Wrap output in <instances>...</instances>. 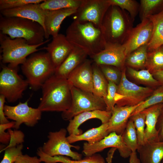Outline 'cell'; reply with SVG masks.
<instances>
[{
  "mask_svg": "<svg viewBox=\"0 0 163 163\" xmlns=\"http://www.w3.org/2000/svg\"><path fill=\"white\" fill-rule=\"evenodd\" d=\"M93 74L92 93L96 96L104 98L107 91L108 82L101 71L98 66L92 63Z\"/></svg>",
  "mask_w": 163,
  "mask_h": 163,
  "instance_id": "cell-28",
  "label": "cell"
},
{
  "mask_svg": "<svg viewBox=\"0 0 163 163\" xmlns=\"http://www.w3.org/2000/svg\"><path fill=\"white\" fill-rule=\"evenodd\" d=\"M83 0H44L40 4L43 10L52 11L66 8H78Z\"/></svg>",
  "mask_w": 163,
  "mask_h": 163,
  "instance_id": "cell-32",
  "label": "cell"
},
{
  "mask_svg": "<svg viewBox=\"0 0 163 163\" xmlns=\"http://www.w3.org/2000/svg\"><path fill=\"white\" fill-rule=\"evenodd\" d=\"M111 5L117 6L128 12L131 19L134 21L139 13L140 3L135 0H108Z\"/></svg>",
  "mask_w": 163,
  "mask_h": 163,
  "instance_id": "cell-36",
  "label": "cell"
},
{
  "mask_svg": "<svg viewBox=\"0 0 163 163\" xmlns=\"http://www.w3.org/2000/svg\"><path fill=\"white\" fill-rule=\"evenodd\" d=\"M0 33L11 39L22 38L30 45H36L44 42L45 30L38 23L17 17L0 16Z\"/></svg>",
  "mask_w": 163,
  "mask_h": 163,
  "instance_id": "cell-4",
  "label": "cell"
},
{
  "mask_svg": "<svg viewBox=\"0 0 163 163\" xmlns=\"http://www.w3.org/2000/svg\"><path fill=\"white\" fill-rule=\"evenodd\" d=\"M153 28L152 21L147 18L132 28L122 44L126 56L137 48L148 44L152 37Z\"/></svg>",
  "mask_w": 163,
  "mask_h": 163,
  "instance_id": "cell-14",
  "label": "cell"
},
{
  "mask_svg": "<svg viewBox=\"0 0 163 163\" xmlns=\"http://www.w3.org/2000/svg\"><path fill=\"white\" fill-rule=\"evenodd\" d=\"M163 103L149 107L142 111L145 116V142H153L160 141L156 124Z\"/></svg>",
  "mask_w": 163,
  "mask_h": 163,
  "instance_id": "cell-23",
  "label": "cell"
},
{
  "mask_svg": "<svg viewBox=\"0 0 163 163\" xmlns=\"http://www.w3.org/2000/svg\"></svg>",
  "mask_w": 163,
  "mask_h": 163,
  "instance_id": "cell-50",
  "label": "cell"
},
{
  "mask_svg": "<svg viewBox=\"0 0 163 163\" xmlns=\"http://www.w3.org/2000/svg\"><path fill=\"white\" fill-rule=\"evenodd\" d=\"M41 162L40 158L37 156L22 154L17 158L14 163H40Z\"/></svg>",
  "mask_w": 163,
  "mask_h": 163,
  "instance_id": "cell-44",
  "label": "cell"
},
{
  "mask_svg": "<svg viewBox=\"0 0 163 163\" xmlns=\"http://www.w3.org/2000/svg\"><path fill=\"white\" fill-rule=\"evenodd\" d=\"M161 163H163V160H162V161H161Z\"/></svg>",
  "mask_w": 163,
  "mask_h": 163,
  "instance_id": "cell-49",
  "label": "cell"
},
{
  "mask_svg": "<svg viewBox=\"0 0 163 163\" xmlns=\"http://www.w3.org/2000/svg\"><path fill=\"white\" fill-rule=\"evenodd\" d=\"M67 79L72 86L92 92L93 74L91 61L86 59L71 73Z\"/></svg>",
  "mask_w": 163,
  "mask_h": 163,
  "instance_id": "cell-17",
  "label": "cell"
},
{
  "mask_svg": "<svg viewBox=\"0 0 163 163\" xmlns=\"http://www.w3.org/2000/svg\"></svg>",
  "mask_w": 163,
  "mask_h": 163,
  "instance_id": "cell-51",
  "label": "cell"
},
{
  "mask_svg": "<svg viewBox=\"0 0 163 163\" xmlns=\"http://www.w3.org/2000/svg\"><path fill=\"white\" fill-rule=\"evenodd\" d=\"M110 5L108 0H83L73 15L74 20L90 22L100 28L104 16Z\"/></svg>",
  "mask_w": 163,
  "mask_h": 163,
  "instance_id": "cell-11",
  "label": "cell"
},
{
  "mask_svg": "<svg viewBox=\"0 0 163 163\" xmlns=\"http://www.w3.org/2000/svg\"><path fill=\"white\" fill-rule=\"evenodd\" d=\"M117 85L108 81L107 91L106 97L103 98L106 106V110L112 112L116 104L115 98Z\"/></svg>",
  "mask_w": 163,
  "mask_h": 163,
  "instance_id": "cell-40",
  "label": "cell"
},
{
  "mask_svg": "<svg viewBox=\"0 0 163 163\" xmlns=\"http://www.w3.org/2000/svg\"><path fill=\"white\" fill-rule=\"evenodd\" d=\"M71 93L70 107L68 110L62 112L61 115L62 118L64 120L69 121L77 115L86 111L106 110L103 98L96 96L92 92L72 86Z\"/></svg>",
  "mask_w": 163,
  "mask_h": 163,
  "instance_id": "cell-7",
  "label": "cell"
},
{
  "mask_svg": "<svg viewBox=\"0 0 163 163\" xmlns=\"http://www.w3.org/2000/svg\"><path fill=\"white\" fill-rule=\"evenodd\" d=\"M108 127V122L88 129L79 135H69L67 138L70 144L80 141H86L89 144H94L100 141L109 134Z\"/></svg>",
  "mask_w": 163,
  "mask_h": 163,
  "instance_id": "cell-25",
  "label": "cell"
},
{
  "mask_svg": "<svg viewBox=\"0 0 163 163\" xmlns=\"http://www.w3.org/2000/svg\"><path fill=\"white\" fill-rule=\"evenodd\" d=\"M28 101L20 102L15 106H4L5 115L7 119L14 120L15 124L14 128L16 129H19L22 123L29 127L34 126L41 118L42 112L38 108L29 107Z\"/></svg>",
  "mask_w": 163,
  "mask_h": 163,
  "instance_id": "cell-12",
  "label": "cell"
},
{
  "mask_svg": "<svg viewBox=\"0 0 163 163\" xmlns=\"http://www.w3.org/2000/svg\"><path fill=\"white\" fill-rule=\"evenodd\" d=\"M129 163H141L139 159L137 157L136 152H132L129 156ZM112 158L107 157V163H112Z\"/></svg>",
  "mask_w": 163,
  "mask_h": 163,
  "instance_id": "cell-47",
  "label": "cell"
},
{
  "mask_svg": "<svg viewBox=\"0 0 163 163\" xmlns=\"http://www.w3.org/2000/svg\"><path fill=\"white\" fill-rule=\"evenodd\" d=\"M67 132L66 129L62 128L57 131L49 132L48 140L41 147L43 152L51 156L62 155L75 160L82 159V154L71 150V148L78 149L80 147L69 143L66 137Z\"/></svg>",
  "mask_w": 163,
  "mask_h": 163,
  "instance_id": "cell-10",
  "label": "cell"
},
{
  "mask_svg": "<svg viewBox=\"0 0 163 163\" xmlns=\"http://www.w3.org/2000/svg\"><path fill=\"white\" fill-rule=\"evenodd\" d=\"M163 11V0H141L139 12L141 21Z\"/></svg>",
  "mask_w": 163,
  "mask_h": 163,
  "instance_id": "cell-30",
  "label": "cell"
},
{
  "mask_svg": "<svg viewBox=\"0 0 163 163\" xmlns=\"http://www.w3.org/2000/svg\"><path fill=\"white\" fill-rule=\"evenodd\" d=\"M72 86L67 79L53 74L41 87L42 96L38 108L42 112L67 110L71 104Z\"/></svg>",
  "mask_w": 163,
  "mask_h": 163,
  "instance_id": "cell-1",
  "label": "cell"
},
{
  "mask_svg": "<svg viewBox=\"0 0 163 163\" xmlns=\"http://www.w3.org/2000/svg\"><path fill=\"white\" fill-rule=\"evenodd\" d=\"M121 135L127 147L132 152H136L139 145L136 128L131 120L129 119L127 126Z\"/></svg>",
  "mask_w": 163,
  "mask_h": 163,
  "instance_id": "cell-33",
  "label": "cell"
},
{
  "mask_svg": "<svg viewBox=\"0 0 163 163\" xmlns=\"http://www.w3.org/2000/svg\"><path fill=\"white\" fill-rule=\"evenodd\" d=\"M15 124L14 121L9 122L7 123L0 124V142L2 144L8 145L10 140V135L7 129L14 128Z\"/></svg>",
  "mask_w": 163,
  "mask_h": 163,
  "instance_id": "cell-43",
  "label": "cell"
},
{
  "mask_svg": "<svg viewBox=\"0 0 163 163\" xmlns=\"http://www.w3.org/2000/svg\"><path fill=\"white\" fill-rule=\"evenodd\" d=\"M98 66L108 82L110 81L117 85H118L121 79L122 73V72H120V69L111 66Z\"/></svg>",
  "mask_w": 163,
  "mask_h": 163,
  "instance_id": "cell-38",
  "label": "cell"
},
{
  "mask_svg": "<svg viewBox=\"0 0 163 163\" xmlns=\"http://www.w3.org/2000/svg\"><path fill=\"white\" fill-rule=\"evenodd\" d=\"M126 56L122 45L106 43L103 50L90 57L98 65L111 66L122 70L125 68Z\"/></svg>",
  "mask_w": 163,
  "mask_h": 163,
  "instance_id": "cell-15",
  "label": "cell"
},
{
  "mask_svg": "<svg viewBox=\"0 0 163 163\" xmlns=\"http://www.w3.org/2000/svg\"><path fill=\"white\" fill-rule=\"evenodd\" d=\"M145 68L152 74L163 70V45L148 52Z\"/></svg>",
  "mask_w": 163,
  "mask_h": 163,
  "instance_id": "cell-31",
  "label": "cell"
},
{
  "mask_svg": "<svg viewBox=\"0 0 163 163\" xmlns=\"http://www.w3.org/2000/svg\"><path fill=\"white\" fill-rule=\"evenodd\" d=\"M161 103H163V85H161L153 91L152 94L137 107L131 116L139 113L149 107Z\"/></svg>",
  "mask_w": 163,
  "mask_h": 163,
  "instance_id": "cell-35",
  "label": "cell"
},
{
  "mask_svg": "<svg viewBox=\"0 0 163 163\" xmlns=\"http://www.w3.org/2000/svg\"><path fill=\"white\" fill-rule=\"evenodd\" d=\"M40 4L31 3L19 8L0 11V14L6 17H17L36 21L43 28L46 33L44 19L47 11L43 10Z\"/></svg>",
  "mask_w": 163,
  "mask_h": 163,
  "instance_id": "cell-18",
  "label": "cell"
},
{
  "mask_svg": "<svg viewBox=\"0 0 163 163\" xmlns=\"http://www.w3.org/2000/svg\"><path fill=\"white\" fill-rule=\"evenodd\" d=\"M49 41L36 45L29 44L22 38L11 39L8 35L0 33V50L2 53V60L3 63H8V66L16 68L25 61L27 57L40 49L37 48Z\"/></svg>",
  "mask_w": 163,
  "mask_h": 163,
  "instance_id": "cell-6",
  "label": "cell"
},
{
  "mask_svg": "<svg viewBox=\"0 0 163 163\" xmlns=\"http://www.w3.org/2000/svg\"><path fill=\"white\" fill-rule=\"evenodd\" d=\"M74 46L68 40L65 35L59 34L53 37L51 42L41 49L46 50L56 70L69 55Z\"/></svg>",
  "mask_w": 163,
  "mask_h": 163,
  "instance_id": "cell-16",
  "label": "cell"
},
{
  "mask_svg": "<svg viewBox=\"0 0 163 163\" xmlns=\"http://www.w3.org/2000/svg\"><path fill=\"white\" fill-rule=\"evenodd\" d=\"M66 34L67 39L74 47L85 51L90 57L103 50L106 44L100 28L90 22L74 20Z\"/></svg>",
  "mask_w": 163,
  "mask_h": 163,
  "instance_id": "cell-2",
  "label": "cell"
},
{
  "mask_svg": "<svg viewBox=\"0 0 163 163\" xmlns=\"http://www.w3.org/2000/svg\"><path fill=\"white\" fill-rule=\"evenodd\" d=\"M5 98L3 95H0V124H4L9 122L4 113V107Z\"/></svg>",
  "mask_w": 163,
  "mask_h": 163,
  "instance_id": "cell-46",
  "label": "cell"
},
{
  "mask_svg": "<svg viewBox=\"0 0 163 163\" xmlns=\"http://www.w3.org/2000/svg\"><path fill=\"white\" fill-rule=\"evenodd\" d=\"M17 68L4 66L0 73V94L9 102H14L21 98L29 85L18 73Z\"/></svg>",
  "mask_w": 163,
  "mask_h": 163,
  "instance_id": "cell-9",
  "label": "cell"
},
{
  "mask_svg": "<svg viewBox=\"0 0 163 163\" xmlns=\"http://www.w3.org/2000/svg\"><path fill=\"white\" fill-rule=\"evenodd\" d=\"M23 148V144L16 146L9 147L5 149L2 160L0 163H14L17 158L23 154L22 150Z\"/></svg>",
  "mask_w": 163,
  "mask_h": 163,
  "instance_id": "cell-41",
  "label": "cell"
},
{
  "mask_svg": "<svg viewBox=\"0 0 163 163\" xmlns=\"http://www.w3.org/2000/svg\"><path fill=\"white\" fill-rule=\"evenodd\" d=\"M111 112L101 110H95L81 113L69 120L66 130L69 135H79L82 133V130L79 129L80 126L88 120L97 119L100 120L102 124L107 123L111 116Z\"/></svg>",
  "mask_w": 163,
  "mask_h": 163,
  "instance_id": "cell-21",
  "label": "cell"
},
{
  "mask_svg": "<svg viewBox=\"0 0 163 163\" xmlns=\"http://www.w3.org/2000/svg\"><path fill=\"white\" fill-rule=\"evenodd\" d=\"M127 69L131 77L142 83L152 86L160 85L158 82L147 69L137 70L129 67H127Z\"/></svg>",
  "mask_w": 163,
  "mask_h": 163,
  "instance_id": "cell-34",
  "label": "cell"
},
{
  "mask_svg": "<svg viewBox=\"0 0 163 163\" xmlns=\"http://www.w3.org/2000/svg\"><path fill=\"white\" fill-rule=\"evenodd\" d=\"M77 9L66 8L61 9L47 11L44 19L45 39L48 40L49 36L53 37L59 34L61 24L67 17L74 14Z\"/></svg>",
  "mask_w": 163,
  "mask_h": 163,
  "instance_id": "cell-20",
  "label": "cell"
},
{
  "mask_svg": "<svg viewBox=\"0 0 163 163\" xmlns=\"http://www.w3.org/2000/svg\"><path fill=\"white\" fill-rule=\"evenodd\" d=\"M153 91L150 87L139 86L128 80L124 68L122 70L121 79L117 85L116 105L119 106L137 105L144 101Z\"/></svg>",
  "mask_w": 163,
  "mask_h": 163,
  "instance_id": "cell-8",
  "label": "cell"
},
{
  "mask_svg": "<svg viewBox=\"0 0 163 163\" xmlns=\"http://www.w3.org/2000/svg\"><path fill=\"white\" fill-rule=\"evenodd\" d=\"M21 69L29 85L35 90L41 88L56 70L47 52L33 54L22 65Z\"/></svg>",
  "mask_w": 163,
  "mask_h": 163,
  "instance_id": "cell-5",
  "label": "cell"
},
{
  "mask_svg": "<svg viewBox=\"0 0 163 163\" xmlns=\"http://www.w3.org/2000/svg\"><path fill=\"white\" fill-rule=\"evenodd\" d=\"M137 151L141 163H161L163 159V141L146 142Z\"/></svg>",
  "mask_w": 163,
  "mask_h": 163,
  "instance_id": "cell-24",
  "label": "cell"
},
{
  "mask_svg": "<svg viewBox=\"0 0 163 163\" xmlns=\"http://www.w3.org/2000/svg\"><path fill=\"white\" fill-rule=\"evenodd\" d=\"M10 135V140L7 145L0 151L1 152L9 147L17 146L22 144L24 142V134L21 131L15 129L12 130L11 129H8Z\"/></svg>",
  "mask_w": 163,
  "mask_h": 163,
  "instance_id": "cell-42",
  "label": "cell"
},
{
  "mask_svg": "<svg viewBox=\"0 0 163 163\" xmlns=\"http://www.w3.org/2000/svg\"><path fill=\"white\" fill-rule=\"evenodd\" d=\"M156 129L158 132L159 141H163V104L158 118Z\"/></svg>",
  "mask_w": 163,
  "mask_h": 163,
  "instance_id": "cell-45",
  "label": "cell"
},
{
  "mask_svg": "<svg viewBox=\"0 0 163 163\" xmlns=\"http://www.w3.org/2000/svg\"><path fill=\"white\" fill-rule=\"evenodd\" d=\"M152 74L160 85H163V70L155 72Z\"/></svg>",
  "mask_w": 163,
  "mask_h": 163,
  "instance_id": "cell-48",
  "label": "cell"
},
{
  "mask_svg": "<svg viewBox=\"0 0 163 163\" xmlns=\"http://www.w3.org/2000/svg\"><path fill=\"white\" fill-rule=\"evenodd\" d=\"M110 147L116 148L124 158L129 157L132 152L124 142L121 135L112 132L97 142L92 144L84 143L82 152L86 156H90Z\"/></svg>",
  "mask_w": 163,
  "mask_h": 163,
  "instance_id": "cell-13",
  "label": "cell"
},
{
  "mask_svg": "<svg viewBox=\"0 0 163 163\" xmlns=\"http://www.w3.org/2000/svg\"><path fill=\"white\" fill-rule=\"evenodd\" d=\"M129 119L133 122L136 131L139 145L145 143V116L142 112L131 116Z\"/></svg>",
  "mask_w": 163,
  "mask_h": 163,
  "instance_id": "cell-37",
  "label": "cell"
},
{
  "mask_svg": "<svg viewBox=\"0 0 163 163\" xmlns=\"http://www.w3.org/2000/svg\"><path fill=\"white\" fill-rule=\"evenodd\" d=\"M148 18L151 20L153 26L152 37L148 44L149 51L163 45V11Z\"/></svg>",
  "mask_w": 163,
  "mask_h": 163,
  "instance_id": "cell-27",
  "label": "cell"
},
{
  "mask_svg": "<svg viewBox=\"0 0 163 163\" xmlns=\"http://www.w3.org/2000/svg\"><path fill=\"white\" fill-rule=\"evenodd\" d=\"M37 153L42 162L45 163H106L104 158L97 153L79 160H71L66 156L62 155L49 156L43 152L41 147L37 149Z\"/></svg>",
  "mask_w": 163,
  "mask_h": 163,
  "instance_id": "cell-26",
  "label": "cell"
},
{
  "mask_svg": "<svg viewBox=\"0 0 163 163\" xmlns=\"http://www.w3.org/2000/svg\"><path fill=\"white\" fill-rule=\"evenodd\" d=\"M133 21L127 11L111 5L100 27L106 43L123 44L133 27Z\"/></svg>",
  "mask_w": 163,
  "mask_h": 163,
  "instance_id": "cell-3",
  "label": "cell"
},
{
  "mask_svg": "<svg viewBox=\"0 0 163 163\" xmlns=\"http://www.w3.org/2000/svg\"><path fill=\"white\" fill-rule=\"evenodd\" d=\"M143 101L134 106H119L116 105L111 112V116L108 122L109 133L115 132L122 135L125 129L132 113Z\"/></svg>",
  "mask_w": 163,
  "mask_h": 163,
  "instance_id": "cell-19",
  "label": "cell"
},
{
  "mask_svg": "<svg viewBox=\"0 0 163 163\" xmlns=\"http://www.w3.org/2000/svg\"><path fill=\"white\" fill-rule=\"evenodd\" d=\"M44 0H0V11L16 8L31 3L40 4Z\"/></svg>",
  "mask_w": 163,
  "mask_h": 163,
  "instance_id": "cell-39",
  "label": "cell"
},
{
  "mask_svg": "<svg viewBox=\"0 0 163 163\" xmlns=\"http://www.w3.org/2000/svg\"><path fill=\"white\" fill-rule=\"evenodd\" d=\"M148 52V44L137 48L126 56L125 65L133 69L145 68Z\"/></svg>",
  "mask_w": 163,
  "mask_h": 163,
  "instance_id": "cell-29",
  "label": "cell"
},
{
  "mask_svg": "<svg viewBox=\"0 0 163 163\" xmlns=\"http://www.w3.org/2000/svg\"><path fill=\"white\" fill-rule=\"evenodd\" d=\"M88 56L86 51L75 47L68 56L56 70L54 74L57 77L67 79L71 73L86 59Z\"/></svg>",
  "mask_w": 163,
  "mask_h": 163,
  "instance_id": "cell-22",
  "label": "cell"
}]
</instances>
